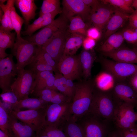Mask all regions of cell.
Instances as JSON below:
<instances>
[{"instance_id":"6da1fadb","label":"cell","mask_w":137,"mask_h":137,"mask_svg":"<svg viewBox=\"0 0 137 137\" xmlns=\"http://www.w3.org/2000/svg\"><path fill=\"white\" fill-rule=\"evenodd\" d=\"M76 86L71 108V116L75 121L89 111L94 92L93 87L88 83Z\"/></svg>"},{"instance_id":"7a4b0ae2","label":"cell","mask_w":137,"mask_h":137,"mask_svg":"<svg viewBox=\"0 0 137 137\" xmlns=\"http://www.w3.org/2000/svg\"><path fill=\"white\" fill-rule=\"evenodd\" d=\"M108 92L94 91L89 112L103 121L113 119L117 105Z\"/></svg>"},{"instance_id":"3957f363","label":"cell","mask_w":137,"mask_h":137,"mask_svg":"<svg viewBox=\"0 0 137 137\" xmlns=\"http://www.w3.org/2000/svg\"><path fill=\"white\" fill-rule=\"evenodd\" d=\"M38 46L32 42L16 36L14 46L11 49L12 55L17 60L16 65L18 70L24 69L32 62Z\"/></svg>"},{"instance_id":"277c9868","label":"cell","mask_w":137,"mask_h":137,"mask_svg":"<svg viewBox=\"0 0 137 137\" xmlns=\"http://www.w3.org/2000/svg\"><path fill=\"white\" fill-rule=\"evenodd\" d=\"M35 76V73L31 69L18 70L10 90L16 95L19 101L29 97V95L33 93L36 86Z\"/></svg>"},{"instance_id":"5b68a950","label":"cell","mask_w":137,"mask_h":137,"mask_svg":"<svg viewBox=\"0 0 137 137\" xmlns=\"http://www.w3.org/2000/svg\"><path fill=\"white\" fill-rule=\"evenodd\" d=\"M84 137H105L107 129L103 121L89 112L76 121Z\"/></svg>"},{"instance_id":"8992f818","label":"cell","mask_w":137,"mask_h":137,"mask_svg":"<svg viewBox=\"0 0 137 137\" xmlns=\"http://www.w3.org/2000/svg\"><path fill=\"white\" fill-rule=\"evenodd\" d=\"M72 101L62 104H49L46 109L44 126L59 128L71 116Z\"/></svg>"},{"instance_id":"52a82bcc","label":"cell","mask_w":137,"mask_h":137,"mask_svg":"<svg viewBox=\"0 0 137 137\" xmlns=\"http://www.w3.org/2000/svg\"><path fill=\"white\" fill-rule=\"evenodd\" d=\"M68 21L62 14L38 32L31 36H27L24 39L32 42L38 46L41 47L57 31L68 26Z\"/></svg>"},{"instance_id":"ba28073f","label":"cell","mask_w":137,"mask_h":137,"mask_svg":"<svg viewBox=\"0 0 137 137\" xmlns=\"http://www.w3.org/2000/svg\"><path fill=\"white\" fill-rule=\"evenodd\" d=\"M68 27L57 31L41 46L57 63L63 54L66 41L69 33Z\"/></svg>"},{"instance_id":"9c48e42d","label":"cell","mask_w":137,"mask_h":137,"mask_svg":"<svg viewBox=\"0 0 137 137\" xmlns=\"http://www.w3.org/2000/svg\"><path fill=\"white\" fill-rule=\"evenodd\" d=\"M101 64L106 71L111 73L116 80L122 81L137 72V65L119 62L103 58Z\"/></svg>"},{"instance_id":"30bf717a","label":"cell","mask_w":137,"mask_h":137,"mask_svg":"<svg viewBox=\"0 0 137 137\" xmlns=\"http://www.w3.org/2000/svg\"><path fill=\"white\" fill-rule=\"evenodd\" d=\"M46 108L22 111L11 110L8 112L19 121L32 127L37 132L42 130L44 125Z\"/></svg>"},{"instance_id":"8fae6325","label":"cell","mask_w":137,"mask_h":137,"mask_svg":"<svg viewBox=\"0 0 137 137\" xmlns=\"http://www.w3.org/2000/svg\"><path fill=\"white\" fill-rule=\"evenodd\" d=\"M133 105L121 102L117 105L113 119L119 129H126L131 127L136 124L137 113Z\"/></svg>"},{"instance_id":"7c38bea8","label":"cell","mask_w":137,"mask_h":137,"mask_svg":"<svg viewBox=\"0 0 137 137\" xmlns=\"http://www.w3.org/2000/svg\"><path fill=\"white\" fill-rule=\"evenodd\" d=\"M12 54L0 59V87L2 93L10 91L11 86L17 76L18 71Z\"/></svg>"},{"instance_id":"4fadbf2b","label":"cell","mask_w":137,"mask_h":137,"mask_svg":"<svg viewBox=\"0 0 137 137\" xmlns=\"http://www.w3.org/2000/svg\"><path fill=\"white\" fill-rule=\"evenodd\" d=\"M57 69L66 78H78L82 71L79 56L63 55L57 63Z\"/></svg>"},{"instance_id":"5bb4252c","label":"cell","mask_w":137,"mask_h":137,"mask_svg":"<svg viewBox=\"0 0 137 137\" xmlns=\"http://www.w3.org/2000/svg\"><path fill=\"white\" fill-rule=\"evenodd\" d=\"M62 4V14L68 20L77 15L84 21L89 20L91 9L82 0H63Z\"/></svg>"},{"instance_id":"9a60e30c","label":"cell","mask_w":137,"mask_h":137,"mask_svg":"<svg viewBox=\"0 0 137 137\" xmlns=\"http://www.w3.org/2000/svg\"><path fill=\"white\" fill-rule=\"evenodd\" d=\"M115 10V8L111 5L101 1L96 7L91 10L89 20L94 27L101 32Z\"/></svg>"},{"instance_id":"2e32d148","label":"cell","mask_w":137,"mask_h":137,"mask_svg":"<svg viewBox=\"0 0 137 137\" xmlns=\"http://www.w3.org/2000/svg\"><path fill=\"white\" fill-rule=\"evenodd\" d=\"M9 113L10 124L9 136L35 137L36 136L37 132L32 127L19 121L13 116Z\"/></svg>"},{"instance_id":"e0dca14e","label":"cell","mask_w":137,"mask_h":137,"mask_svg":"<svg viewBox=\"0 0 137 137\" xmlns=\"http://www.w3.org/2000/svg\"><path fill=\"white\" fill-rule=\"evenodd\" d=\"M129 15L115 8L106 26L104 37L107 39L110 35L115 32L122 27L126 21L128 20Z\"/></svg>"},{"instance_id":"ac0fdd59","label":"cell","mask_w":137,"mask_h":137,"mask_svg":"<svg viewBox=\"0 0 137 137\" xmlns=\"http://www.w3.org/2000/svg\"><path fill=\"white\" fill-rule=\"evenodd\" d=\"M106 57L117 61L137 63V50L126 47H121L112 52L102 54Z\"/></svg>"},{"instance_id":"d6986e66","label":"cell","mask_w":137,"mask_h":137,"mask_svg":"<svg viewBox=\"0 0 137 137\" xmlns=\"http://www.w3.org/2000/svg\"><path fill=\"white\" fill-rule=\"evenodd\" d=\"M113 90L116 97L122 102L137 106V94L129 84L117 83Z\"/></svg>"},{"instance_id":"ffe728a7","label":"cell","mask_w":137,"mask_h":137,"mask_svg":"<svg viewBox=\"0 0 137 137\" xmlns=\"http://www.w3.org/2000/svg\"><path fill=\"white\" fill-rule=\"evenodd\" d=\"M15 4L20 11L26 28L30 21L35 19L38 9L33 0H15Z\"/></svg>"},{"instance_id":"44dd1931","label":"cell","mask_w":137,"mask_h":137,"mask_svg":"<svg viewBox=\"0 0 137 137\" xmlns=\"http://www.w3.org/2000/svg\"><path fill=\"white\" fill-rule=\"evenodd\" d=\"M16 33L15 31L7 30L0 28V59L9 55L5 52L6 49L13 48L16 39Z\"/></svg>"},{"instance_id":"7402d4cb","label":"cell","mask_w":137,"mask_h":137,"mask_svg":"<svg viewBox=\"0 0 137 137\" xmlns=\"http://www.w3.org/2000/svg\"><path fill=\"white\" fill-rule=\"evenodd\" d=\"M49 104L39 98L28 97L18 101L16 104L12 106L11 110L22 111L23 109H26V110L45 109Z\"/></svg>"},{"instance_id":"603a6c76","label":"cell","mask_w":137,"mask_h":137,"mask_svg":"<svg viewBox=\"0 0 137 137\" xmlns=\"http://www.w3.org/2000/svg\"><path fill=\"white\" fill-rule=\"evenodd\" d=\"M86 37L79 34L69 33L66 41L63 55H74L82 45Z\"/></svg>"},{"instance_id":"cb8c5ba5","label":"cell","mask_w":137,"mask_h":137,"mask_svg":"<svg viewBox=\"0 0 137 137\" xmlns=\"http://www.w3.org/2000/svg\"><path fill=\"white\" fill-rule=\"evenodd\" d=\"M124 40L121 32H115L106 39L99 50L102 54L112 52L121 47Z\"/></svg>"},{"instance_id":"d4e9b609","label":"cell","mask_w":137,"mask_h":137,"mask_svg":"<svg viewBox=\"0 0 137 137\" xmlns=\"http://www.w3.org/2000/svg\"><path fill=\"white\" fill-rule=\"evenodd\" d=\"M115 79L111 73L106 71L100 73L96 79L97 87L99 91L107 92L113 89Z\"/></svg>"},{"instance_id":"484cf974","label":"cell","mask_w":137,"mask_h":137,"mask_svg":"<svg viewBox=\"0 0 137 137\" xmlns=\"http://www.w3.org/2000/svg\"><path fill=\"white\" fill-rule=\"evenodd\" d=\"M58 128L62 130L67 137H84L81 128L71 116Z\"/></svg>"},{"instance_id":"4316f807","label":"cell","mask_w":137,"mask_h":137,"mask_svg":"<svg viewBox=\"0 0 137 137\" xmlns=\"http://www.w3.org/2000/svg\"><path fill=\"white\" fill-rule=\"evenodd\" d=\"M69 21L70 23L67 30L69 33L79 34L87 37L88 27L80 16H74L70 19Z\"/></svg>"},{"instance_id":"83f0119b","label":"cell","mask_w":137,"mask_h":137,"mask_svg":"<svg viewBox=\"0 0 137 137\" xmlns=\"http://www.w3.org/2000/svg\"><path fill=\"white\" fill-rule=\"evenodd\" d=\"M83 74L86 78L91 74V69L94 61L93 56L89 50H84L79 56Z\"/></svg>"},{"instance_id":"f1b7e54d","label":"cell","mask_w":137,"mask_h":137,"mask_svg":"<svg viewBox=\"0 0 137 137\" xmlns=\"http://www.w3.org/2000/svg\"><path fill=\"white\" fill-rule=\"evenodd\" d=\"M102 2L110 4L127 14L132 13L135 10L132 7L133 0H102Z\"/></svg>"},{"instance_id":"f546056e","label":"cell","mask_w":137,"mask_h":137,"mask_svg":"<svg viewBox=\"0 0 137 137\" xmlns=\"http://www.w3.org/2000/svg\"><path fill=\"white\" fill-rule=\"evenodd\" d=\"M33 61H38L53 67L56 70L57 69V63L41 47L38 46Z\"/></svg>"},{"instance_id":"4dcf8cb0","label":"cell","mask_w":137,"mask_h":137,"mask_svg":"<svg viewBox=\"0 0 137 137\" xmlns=\"http://www.w3.org/2000/svg\"><path fill=\"white\" fill-rule=\"evenodd\" d=\"M59 0H44L39 12V16L56 10H61Z\"/></svg>"},{"instance_id":"1f68e13d","label":"cell","mask_w":137,"mask_h":137,"mask_svg":"<svg viewBox=\"0 0 137 137\" xmlns=\"http://www.w3.org/2000/svg\"><path fill=\"white\" fill-rule=\"evenodd\" d=\"M10 18L13 30L16 33V36H21L22 26L25 21L24 19L16 12L14 5L11 9Z\"/></svg>"},{"instance_id":"d6a6232c","label":"cell","mask_w":137,"mask_h":137,"mask_svg":"<svg viewBox=\"0 0 137 137\" xmlns=\"http://www.w3.org/2000/svg\"><path fill=\"white\" fill-rule=\"evenodd\" d=\"M0 128L2 131L9 136L10 131L9 113L0 105Z\"/></svg>"},{"instance_id":"836d02e7","label":"cell","mask_w":137,"mask_h":137,"mask_svg":"<svg viewBox=\"0 0 137 137\" xmlns=\"http://www.w3.org/2000/svg\"><path fill=\"white\" fill-rule=\"evenodd\" d=\"M52 72L53 71H47L39 72L35 73L36 86L34 91L44 89L46 80Z\"/></svg>"},{"instance_id":"e575fe53","label":"cell","mask_w":137,"mask_h":137,"mask_svg":"<svg viewBox=\"0 0 137 137\" xmlns=\"http://www.w3.org/2000/svg\"><path fill=\"white\" fill-rule=\"evenodd\" d=\"M60 83L56 89V91L61 93L72 101L74 93L68 88L66 84V78L61 74Z\"/></svg>"},{"instance_id":"d590c367","label":"cell","mask_w":137,"mask_h":137,"mask_svg":"<svg viewBox=\"0 0 137 137\" xmlns=\"http://www.w3.org/2000/svg\"><path fill=\"white\" fill-rule=\"evenodd\" d=\"M56 91L50 89H44L35 91L32 93L40 99L47 103H50L52 98Z\"/></svg>"},{"instance_id":"8d00e7d4","label":"cell","mask_w":137,"mask_h":137,"mask_svg":"<svg viewBox=\"0 0 137 137\" xmlns=\"http://www.w3.org/2000/svg\"><path fill=\"white\" fill-rule=\"evenodd\" d=\"M6 4L0 3V8L3 11L4 15L8 21L10 28L12 31L13 29L11 20L10 12L11 7L14 5L15 0H8Z\"/></svg>"},{"instance_id":"74e56055","label":"cell","mask_w":137,"mask_h":137,"mask_svg":"<svg viewBox=\"0 0 137 137\" xmlns=\"http://www.w3.org/2000/svg\"><path fill=\"white\" fill-rule=\"evenodd\" d=\"M42 130L49 137H67L62 130L56 127L44 126Z\"/></svg>"},{"instance_id":"f35d334b","label":"cell","mask_w":137,"mask_h":137,"mask_svg":"<svg viewBox=\"0 0 137 137\" xmlns=\"http://www.w3.org/2000/svg\"><path fill=\"white\" fill-rule=\"evenodd\" d=\"M124 39L128 43L135 44L137 42V34L134 28H125L121 32Z\"/></svg>"},{"instance_id":"ab89813d","label":"cell","mask_w":137,"mask_h":137,"mask_svg":"<svg viewBox=\"0 0 137 137\" xmlns=\"http://www.w3.org/2000/svg\"><path fill=\"white\" fill-rule=\"evenodd\" d=\"M32 70L35 73L44 71H56L51 66L37 61H33L30 64Z\"/></svg>"},{"instance_id":"60d3db41","label":"cell","mask_w":137,"mask_h":137,"mask_svg":"<svg viewBox=\"0 0 137 137\" xmlns=\"http://www.w3.org/2000/svg\"><path fill=\"white\" fill-rule=\"evenodd\" d=\"M43 20L41 16H39L32 23L29 24L25 30L21 31V34L24 36H31L33 33L37 30L38 26Z\"/></svg>"},{"instance_id":"b9f144b4","label":"cell","mask_w":137,"mask_h":137,"mask_svg":"<svg viewBox=\"0 0 137 137\" xmlns=\"http://www.w3.org/2000/svg\"><path fill=\"white\" fill-rule=\"evenodd\" d=\"M0 96L2 101L11 105L12 106L16 104L19 101L16 95L11 91L2 93Z\"/></svg>"},{"instance_id":"7bdbcfd3","label":"cell","mask_w":137,"mask_h":137,"mask_svg":"<svg viewBox=\"0 0 137 137\" xmlns=\"http://www.w3.org/2000/svg\"><path fill=\"white\" fill-rule=\"evenodd\" d=\"M120 137H137V124L130 128L119 129Z\"/></svg>"},{"instance_id":"ee69618b","label":"cell","mask_w":137,"mask_h":137,"mask_svg":"<svg viewBox=\"0 0 137 137\" xmlns=\"http://www.w3.org/2000/svg\"><path fill=\"white\" fill-rule=\"evenodd\" d=\"M101 32L97 28L93 27L88 29L87 32V37L96 40L98 39L101 36Z\"/></svg>"},{"instance_id":"f6af8a7d","label":"cell","mask_w":137,"mask_h":137,"mask_svg":"<svg viewBox=\"0 0 137 137\" xmlns=\"http://www.w3.org/2000/svg\"><path fill=\"white\" fill-rule=\"evenodd\" d=\"M96 44L95 40L87 37L85 38L82 45L85 50H89L92 49Z\"/></svg>"},{"instance_id":"bcb514c9","label":"cell","mask_w":137,"mask_h":137,"mask_svg":"<svg viewBox=\"0 0 137 137\" xmlns=\"http://www.w3.org/2000/svg\"><path fill=\"white\" fill-rule=\"evenodd\" d=\"M128 20L129 27L134 29L137 28V15L135 10L129 15Z\"/></svg>"},{"instance_id":"7dc6e473","label":"cell","mask_w":137,"mask_h":137,"mask_svg":"<svg viewBox=\"0 0 137 137\" xmlns=\"http://www.w3.org/2000/svg\"><path fill=\"white\" fill-rule=\"evenodd\" d=\"M129 78V84L137 94V72Z\"/></svg>"},{"instance_id":"c3c4849f","label":"cell","mask_w":137,"mask_h":137,"mask_svg":"<svg viewBox=\"0 0 137 137\" xmlns=\"http://www.w3.org/2000/svg\"><path fill=\"white\" fill-rule=\"evenodd\" d=\"M84 3L91 10L95 8L101 2V1L97 0H82Z\"/></svg>"},{"instance_id":"681fc988","label":"cell","mask_w":137,"mask_h":137,"mask_svg":"<svg viewBox=\"0 0 137 137\" xmlns=\"http://www.w3.org/2000/svg\"><path fill=\"white\" fill-rule=\"evenodd\" d=\"M62 9L61 10H56L55 11L49 13L44 14L41 16L43 20H45L47 19L55 18L58 14L62 13Z\"/></svg>"},{"instance_id":"f907efd6","label":"cell","mask_w":137,"mask_h":137,"mask_svg":"<svg viewBox=\"0 0 137 137\" xmlns=\"http://www.w3.org/2000/svg\"><path fill=\"white\" fill-rule=\"evenodd\" d=\"M1 25L0 28L3 29L4 30L11 31L10 28L8 23L5 17L4 14L2 17L0 18Z\"/></svg>"},{"instance_id":"816d5d0a","label":"cell","mask_w":137,"mask_h":137,"mask_svg":"<svg viewBox=\"0 0 137 137\" xmlns=\"http://www.w3.org/2000/svg\"><path fill=\"white\" fill-rule=\"evenodd\" d=\"M55 18H52L43 20L39 25L37 30L45 27L52 23L54 20Z\"/></svg>"},{"instance_id":"f5cc1de1","label":"cell","mask_w":137,"mask_h":137,"mask_svg":"<svg viewBox=\"0 0 137 137\" xmlns=\"http://www.w3.org/2000/svg\"><path fill=\"white\" fill-rule=\"evenodd\" d=\"M35 137H49L43 132L42 130L37 132Z\"/></svg>"},{"instance_id":"db71d44e","label":"cell","mask_w":137,"mask_h":137,"mask_svg":"<svg viewBox=\"0 0 137 137\" xmlns=\"http://www.w3.org/2000/svg\"><path fill=\"white\" fill-rule=\"evenodd\" d=\"M108 137H120L119 133L117 131L111 133L109 135Z\"/></svg>"},{"instance_id":"11a10c76","label":"cell","mask_w":137,"mask_h":137,"mask_svg":"<svg viewBox=\"0 0 137 137\" xmlns=\"http://www.w3.org/2000/svg\"><path fill=\"white\" fill-rule=\"evenodd\" d=\"M0 137H10L8 135L0 130Z\"/></svg>"},{"instance_id":"9f6ffc18","label":"cell","mask_w":137,"mask_h":137,"mask_svg":"<svg viewBox=\"0 0 137 137\" xmlns=\"http://www.w3.org/2000/svg\"><path fill=\"white\" fill-rule=\"evenodd\" d=\"M132 7L135 9V10L137 11V0H133Z\"/></svg>"},{"instance_id":"6f0895ef","label":"cell","mask_w":137,"mask_h":137,"mask_svg":"<svg viewBox=\"0 0 137 137\" xmlns=\"http://www.w3.org/2000/svg\"><path fill=\"white\" fill-rule=\"evenodd\" d=\"M134 30H135V32H136L137 34V28L136 29H134ZM135 45H136V47L134 48V49H136V50H137V43H136L135 44Z\"/></svg>"},{"instance_id":"680465c9","label":"cell","mask_w":137,"mask_h":137,"mask_svg":"<svg viewBox=\"0 0 137 137\" xmlns=\"http://www.w3.org/2000/svg\"><path fill=\"white\" fill-rule=\"evenodd\" d=\"M7 1V0H0V3H4L6 1Z\"/></svg>"},{"instance_id":"91938a15","label":"cell","mask_w":137,"mask_h":137,"mask_svg":"<svg viewBox=\"0 0 137 137\" xmlns=\"http://www.w3.org/2000/svg\"><path fill=\"white\" fill-rule=\"evenodd\" d=\"M135 12L136 14V15H137V11L135 10Z\"/></svg>"},{"instance_id":"94428289","label":"cell","mask_w":137,"mask_h":137,"mask_svg":"<svg viewBox=\"0 0 137 137\" xmlns=\"http://www.w3.org/2000/svg\"><path fill=\"white\" fill-rule=\"evenodd\" d=\"M136 106V108H137V106ZM136 122H137V119H136Z\"/></svg>"}]
</instances>
